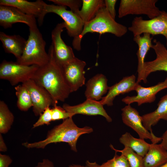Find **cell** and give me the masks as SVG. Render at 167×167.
Instances as JSON below:
<instances>
[{"label":"cell","instance_id":"cell-1","mask_svg":"<svg viewBox=\"0 0 167 167\" xmlns=\"http://www.w3.org/2000/svg\"><path fill=\"white\" fill-rule=\"evenodd\" d=\"M48 53L49 62L39 67L32 79L45 88L55 101H64L71 92L64 79L62 66L55 59L51 45Z\"/></svg>","mask_w":167,"mask_h":167},{"label":"cell","instance_id":"cell-2","mask_svg":"<svg viewBox=\"0 0 167 167\" xmlns=\"http://www.w3.org/2000/svg\"><path fill=\"white\" fill-rule=\"evenodd\" d=\"M93 131L92 128L88 126L78 127L72 118H70L49 131L44 140L32 143H24L22 144L28 148H44L50 143L65 142L68 144L72 150L76 152V143L79 137L82 135L90 133Z\"/></svg>","mask_w":167,"mask_h":167},{"label":"cell","instance_id":"cell-3","mask_svg":"<svg viewBox=\"0 0 167 167\" xmlns=\"http://www.w3.org/2000/svg\"><path fill=\"white\" fill-rule=\"evenodd\" d=\"M127 29L126 26L116 21L105 7L103 8L100 10L93 19L84 24L81 33L73 38L72 46L74 49L80 51L82 39L88 32H96L100 34L109 33L121 37L126 33Z\"/></svg>","mask_w":167,"mask_h":167},{"label":"cell","instance_id":"cell-4","mask_svg":"<svg viewBox=\"0 0 167 167\" xmlns=\"http://www.w3.org/2000/svg\"><path fill=\"white\" fill-rule=\"evenodd\" d=\"M29 34L21 57L16 62L21 64L43 66L49 62V56L45 50L46 43L38 28H29Z\"/></svg>","mask_w":167,"mask_h":167},{"label":"cell","instance_id":"cell-5","mask_svg":"<svg viewBox=\"0 0 167 167\" xmlns=\"http://www.w3.org/2000/svg\"><path fill=\"white\" fill-rule=\"evenodd\" d=\"M128 29L134 36L144 33L152 36L162 35L165 38L167 46V12L161 11L159 15L149 20H144L141 17H136Z\"/></svg>","mask_w":167,"mask_h":167},{"label":"cell","instance_id":"cell-6","mask_svg":"<svg viewBox=\"0 0 167 167\" xmlns=\"http://www.w3.org/2000/svg\"><path fill=\"white\" fill-rule=\"evenodd\" d=\"M39 66H27L4 60L0 65V79L8 81L12 86L32 79Z\"/></svg>","mask_w":167,"mask_h":167},{"label":"cell","instance_id":"cell-7","mask_svg":"<svg viewBox=\"0 0 167 167\" xmlns=\"http://www.w3.org/2000/svg\"><path fill=\"white\" fill-rule=\"evenodd\" d=\"M157 0H121L118 17L122 18L129 15H147L150 19L159 15L161 11L156 5Z\"/></svg>","mask_w":167,"mask_h":167},{"label":"cell","instance_id":"cell-8","mask_svg":"<svg viewBox=\"0 0 167 167\" xmlns=\"http://www.w3.org/2000/svg\"><path fill=\"white\" fill-rule=\"evenodd\" d=\"M122 118L123 123L136 132L139 138L149 139L152 143H157L161 141V138L157 137L151 133L143 126L142 117L139 112L130 105H127L121 109Z\"/></svg>","mask_w":167,"mask_h":167},{"label":"cell","instance_id":"cell-9","mask_svg":"<svg viewBox=\"0 0 167 167\" xmlns=\"http://www.w3.org/2000/svg\"><path fill=\"white\" fill-rule=\"evenodd\" d=\"M25 86L30 95L32 103L33 111L36 116H40L47 107L54 106L58 102L43 87L30 79L22 84Z\"/></svg>","mask_w":167,"mask_h":167},{"label":"cell","instance_id":"cell-10","mask_svg":"<svg viewBox=\"0 0 167 167\" xmlns=\"http://www.w3.org/2000/svg\"><path fill=\"white\" fill-rule=\"evenodd\" d=\"M66 9L64 6L47 4L45 14L53 13L60 16L64 21L68 34L74 38L81 33L84 23L78 15Z\"/></svg>","mask_w":167,"mask_h":167},{"label":"cell","instance_id":"cell-11","mask_svg":"<svg viewBox=\"0 0 167 167\" xmlns=\"http://www.w3.org/2000/svg\"><path fill=\"white\" fill-rule=\"evenodd\" d=\"M86 62L75 57L62 66L65 80L71 92L77 91L85 84L84 68Z\"/></svg>","mask_w":167,"mask_h":167},{"label":"cell","instance_id":"cell-12","mask_svg":"<svg viewBox=\"0 0 167 167\" xmlns=\"http://www.w3.org/2000/svg\"><path fill=\"white\" fill-rule=\"evenodd\" d=\"M65 28L64 22L58 24L51 32L52 44L54 56L61 66L67 63L75 58L72 48L67 45L61 37V33Z\"/></svg>","mask_w":167,"mask_h":167},{"label":"cell","instance_id":"cell-13","mask_svg":"<svg viewBox=\"0 0 167 167\" xmlns=\"http://www.w3.org/2000/svg\"><path fill=\"white\" fill-rule=\"evenodd\" d=\"M17 23L25 24L29 28H37L36 18L34 16L27 15L14 7L0 5V26L7 29Z\"/></svg>","mask_w":167,"mask_h":167},{"label":"cell","instance_id":"cell-14","mask_svg":"<svg viewBox=\"0 0 167 167\" xmlns=\"http://www.w3.org/2000/svg\"><path fill=\"white\" fill-rule=\"evenodd\" d=\"M47 3L41 0L30 2L26 0H0V5L16 7L24 13L37 19L39 25L43 23Z\"/></svg>","mask_w":167,"mask_h":167},{"label":"cell","instance_id":"cell-15","mask_svg":"<svg viewBox=\"0 0 167 167\" xmlns=\"http://www.w3.org/2000/svg\"><path fill=\"white\" fill-rule=\"evenodd\" d=\"M166 88H167V77L163 81L149 87H144L139 84L135 90L137 95L126 96L123 98L122 101L127 105L136 102L138 106L145 103H151L155 100L156 94Z\"/></svg>","mask_w":167,"mask_h":167},{"label":"cell","instance_id":"cell-16","mask_svg":"<svg viewBox=\"0 0 167 167\" xmlns=\"http://www.w3.org/2000/svg\"><path fill=\"white\" fill-rule=\"evenodd\" d=\"M62 107L67 112L74 114L88 115H100L104 117L108 122L112 121L111 117L107 114L103 105L99 101L86 99L83 102L75 105L64 104Z\"/></svg>","mask_w":167,"mask_h":167},{"label":"cell","instance_id":"cell-17","mask_svg":"<svg viewBox=\"0 0 167 167\" xmlns=\"http://www.w3.org/2000/svg\"><path fill=\"white\" fill-rule=\"evenodd\" d=\"M152 48L155 51L156 58L154 60L145 62L143 69L144 79L147 82V78L151 73L159 71L167 72V49L161 42L156 39Z\"/></svg>","mask_w":167,"mask_h":167},{"label":"cell","instance_id":"cell-18","mask_svg":"<svg viewBox=\"0 0 167 167\" xmlns=\"http://www.w3.org/2000/svg\"><path fill=\"white\" fill-rule=\"evenodd\" d=\"M139 84L134 75L125 76L118 82L109 87L107 94L99 101L103 105L111 106L113 105V101L117 96L135 91Z\"/></svg>","mask_w":167,"mask_h":167},{"label":"cell","instance_id":"cell-19","mask_svg":"<svg viewBox=\"0 0 167 167\" xmlns=\"http://www.w3.org/2000/svg\"><path fill=\"white\" fill-rule=\"evenodd\" d=\"M152 37L151 35L147 33H143L141 35L134 36L133 40L137 44L138 50L136 53L138 59V73L137 82L139 83L142 81L146 84L143 74V69L145 58L150 49L152 48Z\"/></svg>","mask_w":167,"mask_h":167},{"label":"cell","instance_id":"cell-20","mask_svg":"<svg viewBox=\"0 0 167 167\" xmlns=\"http://www.w3.org/2000/svg\"><path fill=\"white\" fill-rule=\"evenodd\" d=\"M107 79L102 74H98L89 79L86 84L85 92L86 99L99 101L108 92L109 87Z\"/></svg>","mask_w":167,"mask_h":167},{"label":"cell","instance_id":"cell-21","mask_svg":"<svg viewBox=\"0 0 167 167\" xmlns=\"http://www.w3.org/2000/svg\"><path fill=\"white\" fill-rule=\"evenodd\" d=\"M0 40L6 53L12 54L17 59L21 57L27 40L19 35H10L2 32H0Z\"/></svg>","mask_w":167,"mask_h":167},{"label":"cell","instance_id":"cell-22","mask_svg":"<svg viewBox=\"0 0 167 167\" xmlns=\"http://www.w3.org/2000/svg\"><path fill=\"white\" fill-rule=\"evenodd\" d=\"M158 107L154 111L142 116L143 124L151 133L152 127L161 119L167 121V94L162 96L158 102Z\"/></svg>","mask_w":167,"mask_h":167},{"label":"cell","instance_id":"cell-23","mask_svg":"<svg viewBox=\"0 0 167 167\" xmlns=\"http://www.w3.org/2000/svg\"><path fill=\"white\" fill-rule=\"evenodd\" d=\"M167 162V150L161 144L152 143L143 157V167H160Z\"/></svg>","mask_w":167,"mask_h":167},{"label":"cell","instance_id":"cell-24","mask_svg":"<svg viewBox=\"0 0 167 167\" xmlns=\"http://www.w3.org/2000/svg\"><path fill=\"white\" fill-rule=\"evenodd\" d=\"M82 7L78 15L84 24L93 19L101 8L105 7L104 0H82Z\"/></svg>","mask_w":167,"mask_h":167},{"label":"cell","instance_id":"cell-25","mask_svg":"<svg viewBox=\"0 0 167 167\" xmlns=\"http://www.w3.org/2000/svg\"><path fill=\"white\" fill-rule=\"evenodd\" d=\"M119 141L124 147L130 148L143 157L148 152L151 145L146 142L144 139L135 138L127 132L121 136Z\"/></svg>","mask_w":167,"mask_h":167},{"label":"cell","instance_id":"cell-26","mask_svg":"<svg viewBox=\"0 0 167 167\" xmlns=\"http://www.w3.org/2000/svg\"><path fill=\"white\" fill-rule=\"evenodd\" d=\"M15 89L17 98V107L21 111H28L33 106L30 95L28 89L23 84L15 86Z\"/></svg>","mask_w":167,"mask_h":167},{"label":"cell","instance_id":"cell-27","mask_svg":"<svg viewBox=\"0 0 167 167\" xmlns=\"http://www.w3.org/2000/svg\"><path fill=\"white\" fill-rule=\"evenodd\" d=\"M14 116L6 103L0 101V132L5 134L11 128L14 121Z\"/></svg>","mask_w":167,"mask_h":167},{"label":"cell","instance_id":"cell-28","mask_svg":"<svg viewBox=\"0 0 167 167\" xmlns=\"http://www.w3.org/2000/svg\"><path fill=\"white\" fill-rule=\"evenodd\" d=\"M110 146L111 149L116 152H120L125 156L130 167H143V157L130 148L124 147L123 149L119 150L115 149L112 145H110Z\"/></svg>","mask_w":167,"mask_h":167},{"label":"cell","instance_id":"cell-29","mask_svg":"<svg viewBox=\"0 0 167 167\" xmlns=\"http://www.w3.org/2000/svg\"><path fill=\"white\" fill-rule=\"evenodd\" d=\"M100 167H130L129 163L125 156L121 154L118 155L116 153L113 158L100 165Z\"/></svg>","mask_w":167,"mask_h":167},{"label":"cell","instance_id":"cell-30","mask_svg":"<svg viewBox=\"0 0 167 167\" xmlns=\"http://www.w3.org/2000/svg\"><path fill=\"white\" fill-rule=\"evenodd\" d=\"M56 5L68 6L74 13L78 15L80 8L82 6L81 0H48Z\"/></svg>","mask_w":167,"mask_h":167},{"label":"cell","instance_id":"cell-31","mask_svg":"<svg viewBox=\"0 0 167 167\" xmlns=\"http://www.w3.org/2000/svg\"><path fill=\"white\" fill-rule=\"evenodd\" d=\"M52 121L62 119L63 120L68 118H72L75 115L67 112L63 107L57 105L51 109Z\"/></svg>","mask_w":167,"mask_h":167},{"label":"cell","instance_id":"cell-32","mask_svg":"<svg viewBox=\"0 0 167 167\" xmlns=\"http://www.w3.org/2000/svg\"><path fill=\"white\" fill-rule=\"evenodd\" d=\"M52 121L51 109L48 106L40 115L39 119L33 125V128L45 124L49 125Z\"/></svg>","mask_w":167,"mask_h":167},{"label":"cell","instance_id":"cell-33","mask_svg":"<svg viewBox=\"0 0 167 167\" xmlns=\"http://www.w3.org/2000/svg\"><path fill=\"white\" fill-rule=\"evenodd\" d=\"M117 2L116 0H104L105 8L114 19H115L116 15L115 6Z\"/></svg>","mask_w":167,"mask_h":167},{"label":"cell","instance_id":"cell-34","mask_svg":"<svg viewBox=\"0 0 167 167\" xmlns=\"http://www.w3.org/2000/svg\"><path fill=\"white\" fill-rule=\"evenodd\" d=\"M12 161L9 156L0 154V167H8Z\"/></svg>","mask_w":167,"mask_h":167},{"label":"cell","instance_id":"cell-35","mask_svg":"<svg viewBox=\"0 0 167 167\" xmlns=\"http://www.w3.org/2000/svg\"><path fill=\"white\" fill-rule=\"evenodd\" d=\"M35 167H54L53 163L48 159H44L42 161L38 163Z\"/></svg>","mask_w":167,"mask_h":167},{"label":"cell","instance_id":"cell-36","mask_svg":"<svg viewBox=\"0 0 167 167\" xmlns=\"http://www.w3.org/2000/svg\"><path fill=\"white\" fill-rule=\"evenodd\" d=\"M161 138V142L160 144L167 150V130L162 135Z\"/></svg>","mask_w":167,"mask_h":167},{"label":"cell","instance_id":"cell-37","mask_svg":"<svg viewBox=\"0 0 167 167\" xmlns=\"http://www.w3.org/2000/svg\"><path fill=\"white\" fill-rule=\"evenodd\" d=\"M7 147L4 142L1 134H0V151L1 152L6 151Z\"/></svg>","mask_w":167,"mask_h":167},{"label":"cell","instance_id":"cell-38","mask_svg":"<svg viewBox=\"0 0 167 167\" xmlns=\"http://www.w3.org/2000/svg\"><path fill=\"white\" fill-rule=\"evenodd\" d=\"M86 167H100V165L96 162H90L89 161H87L86 162Z\"/></svg>","mask_w":167,"mask_h":167},{"label":"cell","instance_id":"cell-39","mask_svg":"<svg viewBox=\"0 0 167 167\" xmlns=\"http://www.w3.org/2000/svg\"><path fill=\"white\" fill-rule=\"evenodd\" d=\"M69 167H86V166L78 165L72 164L70 165Z\"/></svg>","mask_w":167,"mask_h":167},{"label":"cell","instance_id":"cell-40","mask_svg":"<svg viewBox=\"0 0 167 167\" xmlns=\"http://www.w3.org/2000/svg\"><path fill=\"white\" fill-rule=\"evenodd\" d=\"M160 167H167V162Z\"/></svg>","mask_w":167,"mask_h":167}]
</instances>
